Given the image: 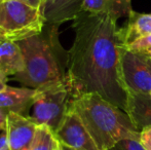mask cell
Masks as SVG:
<instances>
[{
	"label": "cell",
	"mask_w": 151,
	"mask_h": 150,
	"mask_svg": "<svg viewBox=\"0 0 151 150\" xmlns=\"http://www.w3.org/2000/svg\"><path fill=\"white\" fill-rule=\"evenodd\" d=\"M146 54H147L148 55V57H149V58L151 59V48H149V50H146Z\"/></svg>",
	"instance_id": "24"
},
{
	"label": "cell",
	"mask_w": 151,
	"mask_h": 150,
	"mask_svg": "<svg viewBox=\"0 0 151 150\" xmlns=\"http://www.w3.org/2000/svg\"><path fill=\"white\" fill-rule=\"evenodd\" d=\"M60 144H61V143H60ZM61 146H62V148H63V150H73V149L69 148V147L65 146V145H62V144H61Z\"/></svg>",
	"instance_id": "23"
},
{
	"label": "cell",
	"mask_w": 151,
	"mask_h": 150,
	"mask_svg": "<svg viewBox=\"0 0 151 150\" xmlns=\"http://www.w3.org/2000/svg\"><path fill=\"white\" fill-rule=\"evenodd\" d=\"M71 99L67 84L36 90L28 117L36 126H46L56 133L67 113Z\"/></svg>",
	"instance_id": "5"
},
{
	"label": "cell",
	"mask_w": 151,
	"mask_h": 150,
	"mask_svg": "<svg viewBox=\"0 0 151 150\" xmlns=\"http://www.w3.org/2000/svg\"><path fill=\"white\" fill-rule=\"evenodd\" d=\"M7 81H8V76H6L3 73H0V92L4 90L7 86Z\"/></svg>",
	"instance_id": "21"
},
{
	"label": "cell",
	"mask_w": 151,
	"mask_h": 150,
	"mask_svg": "<svg viewBox=\"0 0 151 150\" xmlns=\"http://www.w3.org/2000/svg\"><path fill=\"white\" fill-rule=\"evenodd\" d=\"M69 108L78 115L100 150H111L124 139L140 140V131L124 110L100 95H80L70 101Z\"/></svg>",
	"instance_id": "3"
},
{
	"label": "cell",
	"mask_w": 151,
	"mask_h": 150,
	"mask_svg": "<svg viewBox=\"0 0 151 150\" xmlns=\"http://www.w3.org/2000/svg\"><path fill=\"white\" fill-rule=\"evenodd\" d=\"M120 71L127 92L151 94V59L145 52H132L121 45Z\"/></svg>",
	"instance_id": "6"
},
{
	"label": "cell",
	"mask_w": 151,
	"mask_h": 150,
	"mask_svg": "<svg viewBox=\"0 0 151 150\" xmlns=\"http://www.w3.org/2000/svg\"><path fill=\"white\" fill-rule=\"evenodd\" d=\"M0 150H9L7 135H6L5 130L0 132Z\"/></svg>",
	"instance_id": "19"
},
{
	"label": "cell",
	"mask_w": 151,
	"mask_h": 150,
	"mask_svg": "<svg viewBox=\"0 0 151 150\" xmlns=\"http://www.w3.org/2000/svg\"><path fill=\"white\" fill-rule=\"evenodd\" d=\"M59 149H60V147H59ZM59 149H58V150H59Z\"/></svg>",
	"instance_id": "27"
},
{
	"label": "cell",
	"mask_w": 151,
	"mask_h": 150,
	"mask_svg": "<svg viewBox=\"0 0 151 150\" xmlns=\"http://www.w3.org/2000/svg\"><path fill=\"white\" fill-rule=\"evenodd\" d=\"M60 142L55 133L46 126H37L30 150H58Z\"/></svg>",
	"instance_id": "15"
},
{
	"label": "cell",
	"mask_w": 151,
	"mask_h": 150,
	"mask_svg": "<svg viewBox=\"0 0 151 150\" xmlns=\"http://www.w3.org/2000/svg\"><path fill=\"white\" fill-rule=\"evenodd\" d=\"M125 112L129 116L134 126L141 132L151 128V96L150 94L127 92Z\"/></svg>",
	"instance_id": "11"
},
{
	"label": "cell",
	"mask_w": 151,
	"mask_h": 150,
	"mask_svg": "<svg viewBox=\"0 0 151 150\" xmlns=\"http://www.w3.org/2000/svg\"><path fill=\"white\" fill-rule=\"evenodd\" d=\"M6 126V115L0 111V132L5 130Z\"/></svg>",
	"instance_id": "22"
},
{
	"label": "cell",
	"mask_w": 151,
	"mask_h": 150,
	"mask_svg": "<svg viewBox=\"0 0 151 150\" xmlns=\"http://www.w3.org/2000/svg\"><path fill=\"white\" fill-rule=\"evenodd\" d=\"M20 1H23V2H25V3L29 4V5L41 9V6H42V4H43L44 0H20Z\"/></svg>",
	"instance_id": "20"
},
{
	"label": "cell",
	"mask_w": 151,
	"mask_h": 150,
	"mask_svg": "<svg viewBox=\"0 0 151 150\" xmlns=\"http://www.w3.org/2000/svg\"><path fill=\"white\" fill-rule=\"evenodd\" d=\"M24 57L25 69L14 80L33 90L68 85V52L59 39V26L46 23L41 32L16 41Z\"/></svg>",
	"instance_id": "2"
},
{
	"label": "cell",
	"mask_w": 151,
	"mask_h": 150,
	"mask_svg": "<svg viewBox=\"0 0 151 150\" xmlns=\"http://www.w3.org/2000/svg\"><path fill=\"white\" fill-rule=\"evenodd\" d=\"M35 96L36 90L33 88L7 85L0 92V111L5 115L12 112L28 117Z\"/></svg>",
	"instance_id": "9"
},
{
	"label": "cell",
	"mask_w": 151,
	"mask_h": 150,
	"mask_svg": "<svg viewBox=\"0 0 151 150\" xmlns=\"http://www.w3.org/2000/svg\"><path fill=\"white\" fill-rule=\"evenodd\" d=\"M59 150H63V148H62V146H61V144H60V149Z\"/></svg>",
	"instance_id": "26"
},
{
	"label": "cell",
	"mask_w": 151,
	"mask_h": 150,
	"mask_svg": "<svg viewBox=\"0 0 151 150\" xmlns=\"http://www.w3.org/2000/svg\"><path fill=\"white\" fill-rule=\"evenodd\" d=\"M46 22L40 8L20 0H0V36L18 41L41 32Z\"/></svg>",
	"instance_id": "4"
},
{
	"label": "cell",
	"mask_w": 151,
	"mask_h": 150,
	"mask_svg": "<svg viewBox=\"0 0 151 150\" xmlns=\"http://www.w3.org/2000/svg\"><path fill=\"white\" fill-rule=\"evenodd\" d=\"M25 69V61L16 41L3 39L0 42V73L17 75Z\"/></svg>",
	"instance_id": "12"
},
{
	"label": "cell",
	"mask_w": 151,
	"mask_h": 150,
	"mask_svg": "<svg viewBox=\"0 0 151 150\" xmlns=\"http://www.w3.org/2000/svg\"><path fill=\"white\" fill-rule=\"evenodd\" d=\"M140 143L145 150H151V128H146L140 132Z\"/></svg>",
	"instance_id": "18"
},
{
	"label": "cell",
	"mask_w": 151,
	"mask_h": 150,
	"mask_svg": "<svg viewBox=\"0 0 151 150\" xmlns=\"http://www.w3.org/2000/svg\"><path fill=\"white\" fill-rule=\"evenodd\" d=\"M83 0H44L41 6L42 16L47 24L60 26L68 21H74L81 12Z\"/></svg>",
	"instance_id": "10"
},
{
	"label": "cell",
	"mask_w": 151,
	"mask_h": 150,
	"mask_svg": "<svg viewBox=\"0 0 151 150\" xmlns=\"http://www.w3.org/2000/svg\"><path fill=\"white\" fill-rule=\"evenodd\" d=\"M37 126L29 117L17 113L6 115L5 132L9 150H30Z\"/></svg>",
	"instance_id": "8"
},
{
	"label": "cell",
	"mask_w": 151,
	"mask_h": 150,
	"mask_svg": "<svg viewBox=\"0 0 151 150\" xmlns=\"http://www.w3.org/2000/svg\"><path fill=\"white\" fill-rule=\"evenodd\" d=\"M117 20L108 12H80L76 17L67 78L72 98L95 93L125 111L127 90L121 78L122 39Z\"/></svg>",
	"instance_id": "1"
},
{
	"label": "cell",
	"mask_w": 151,
	"mask_h": 150,
	"mask_svg": "<svg viewBox=\"0 0 151 150\" xmlns=\"http://www.w3.org/2000/svg\"><path fill=\"white\" fill-rule=\"evenodd\" d=\"M2 40H3V38H2L1 36H0V42H1V41H2Z\"/></svg>",
	"instance_id": "25"
},
{
	"label": "cell",
	"mask_w": 151,
	"mask_h": 150,
	"mask_svg": "<svg viewBox=\"0 0 151 150\" xmlns=\"http://www.w3.org/2000/svg\"><path fill=\"white\" fill-rule=\"evenodd\" d=\"M122 44H127L138 38L151 34V14L133 11L124 27L120 28Z\"/></svg>",
	"instance_id": "14"
},
{
	"label": "cell",
	"mask_w": 151,
	"mask_h": 150,
	"mask_svg": "<svg viewBox=\"0 0 151 150\" xmlns=\"http://www.w3.org/2000/svg\"><path fill=\"white\" fill-rule=\"evenodd\" d=\"M111 150H145L139 140L136 139H124L121 140Z\"/></svg>",
	"instance_id": "17"
},
{
	"label": "cell",
	"mask_w": 151,
	"mask_h": 150,
	"mask_svg": "<svg viewBox=\"0 0 151 150\" xmlns=\"http://www.w3.org/2000/svg\"><path fill=\"white\" fill-rule=\"evenodd\" d=\"M55 135L62 145L73 150H100L78 115L70 108Z\"/></svg>",
	"instance_id": "7"
},
{
	"label": "cell",
	"mask_w": 151,
	"mask_h": 150,
	"mask_svg": "<svg viewBox=\"0 0 151 150\" xmlns=\"http://www.w3.org/2000/svg\"><path fill=\"white\" fill-rule=\"evenodd\" d=\"M132 0H83L81 12L88 14H111L117 19L121 17L129 18L134 11Z\"/></svg>",
	"instance_id": "13"
},
{
	"label": "cell",
	"mask_w": 151,
	"mask_h": 150,
	"mask_svg": "<svg viewBox=\"0 0 151 150\" xmlns=\"http://www.w3.org/2000/svg\"><path fill=\"white\" fill-rule=\"evenodd\" d=\"M124 48L132 52H146L151 48V34L142 36L127 44H121Z\"/></svg>",
	"instance_id": "16"
},
{
	"label": "cell",
	"mask_w": 151,
	"mask_h": 150,
	"mask_svg": "<svg viewBox=\"0 0 151 150\" xmlns=\"http://www.w3.org/2000/svg\"><path fill=\"white\" fill-rule=\"evenodd\" d=\"M150 96H151V94H150Z\"/></svg>",
	"instance_id": "28"
}]
</instances>
